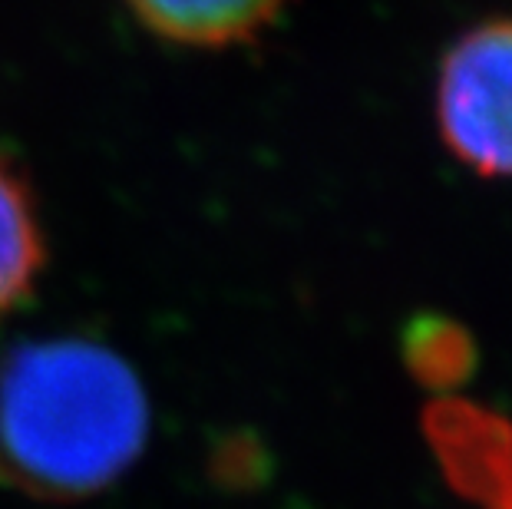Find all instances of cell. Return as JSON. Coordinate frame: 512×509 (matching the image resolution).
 <instances>
[{
    "mask_svg": "<svg viewBox=\"0 0 512 509\" xmlns=\"http://www.w3.org/2000/svg\"><path fill=\"white\" fill-rule=\"evenodd\" d=\"M146 387L123 354L83 334L0 348V486L34 500L96 496L143 457Z\"/></svg>",
    "mask_w": 512,
    "mask_h": 509,
    "instance_id": "6da1fadb",
    "label": "cell"
},
{
    "mask_svg": "<svg viewBox=\"0 0 512 509\" xmlns=\"http://www.w3.org/2000/svg\"><path fill=\"white\" fill-rule=\"evenodd\" d=\"M437 119L466 169L512 179V20L479 24L446 50Z\"/></svg>",
    "mask_w": 512,
    "mask_h": 509,
    "instance_id": "7a4b0ae2",
    "label": "cell"
},
{
    "mask_svg": "<svg viewBox=\"0 0 512 509\" xmlns=\"http://www.w3.org/2000/svg\"><path fill=\"white\" fill-rule=\"evenodd\" d=\"M427 437L440 467L466 500L512 509V424L466 400L443 397L427 410Z\"/></svg>",
    "mask_w": 512,
    "mask_h": 509,
    "instance_id": "3957f363",
    "label": "cell"
},
{
    "mask_svg": "<svg viewBox=\"0 0 512 509\" xmlns=\"http://www.w3.org/2000/svg\"><path fill=\"white\" fill-rule=\"evenodd\" d=\"M139 24L182 47H235L275 24L285 0H126Z\"/></svg>",
    "mask_w": 512,
    "mask_h": 509,
    "instance_id": "277c9868",
    "label": "cell"
},
{
    "mask_svg": "<svg viewBox=\"0 0 512 509\" xmlns=\"http://www.w3.org/2000/svg\"><path fill=\"white\" fill-rule=\"evenodd\" d=\"M47 262L34 189L14 162L0 153V314L17 308Z\"/></svg>",
    "mask_w": 512,
    "mask_h": 509,
    "instance_id": "5b68a950",
    "label": "cell"
},
{
    "mask_svg": "<svg viewBox=\"0 0 512 509\" xmlns=\"http://www.w3.org/2000/svg\"><path fill=\"white\" fill-rule=\"evenodd\" d=\"M407 357L413 374L423 384L433 387H450L460 377H466L473 364V344L466 338V331H460L456 324L443 321H420L417 328H410L407 334Z\"/></svg>",
    "mask_w": 512,
    "mask_h": 509,
    "instance_id": "8992f818",
    "label": "cell"
}]
</instances>
